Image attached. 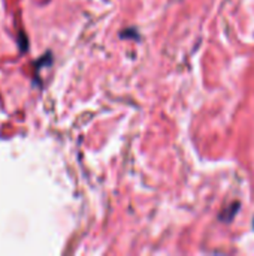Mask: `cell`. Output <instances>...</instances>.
Returning a JSON list of instances; mask_svg holds the SVG:
<instances>
[{"mask_svg": "<svg viewBox=\"0 0 254 256\" xmlns=\"http://www.w3.org/2000/svg\"><path fill=\"white\" fill-rule=\"evenodd\" d=\"M240 207H241V204H240V202H232L228 208H223V212L220 213L219 219H220L222 222H226V224L232 222V220H234V218L238 214Z\"/></svg>", "mask_w": 254, "mask_h": 256, "instance_id": "cell-1", "label": "cell"}, {"mask_svg": "<svg viewBox=\"0 0 254 256\" xmlns=\"http://www.w3.org/2000/svg\"><path fill=\"white\" fill-rule=\"evenodd\" d=\"M253 226H254V222H253Z\"/></svg>", "mask_w": 254, "mask_h": 256, "instance_id": "cell-2", "label": "cell"}]
</instances>
